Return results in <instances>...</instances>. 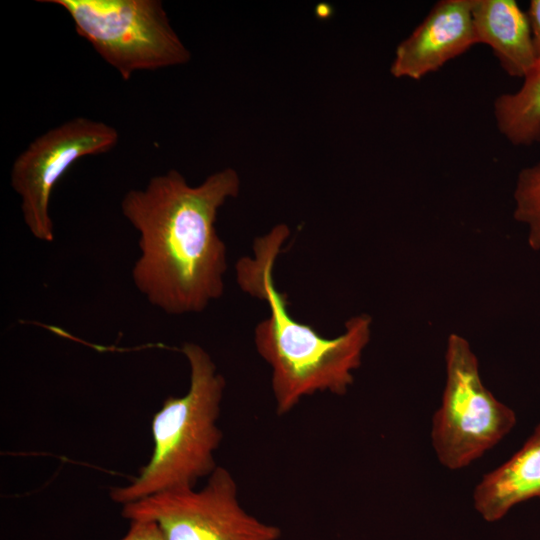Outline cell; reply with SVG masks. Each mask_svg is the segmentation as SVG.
<instances>
[{
	"mask_svg": "<svg viewBox=\"0 0 540 540\" xmlns=\"http://www.w3.org/2000/svg\"><path fill=\"white\" fill-rule=\"evenodd\" d=\"M290 235L285 224L255 239L253 256L235 264L241 290L267 303L269 314L254 329V345L271 368V387L278 415L292 411L302 399L329 392L342 396L354 383L363 352L371 338L372 317L349 318L344 331L333 338L296 320L288 310L287 294L275 285L273 271Z\"/></svg>",
	"mask_w": 540,
	"mask_h": 540,
	"instance_id": "2",
	"label": "cell"
},
{
	"mask_svg": "<svg viewBox=\"0 0 540 540\" xmlns=\"http://www.w3.org/2000/svg\"><path fill=\"white\" fill-rule=\"evenodd\" d=\"M499 132L515 146L540 143V65L515 92L502 93L493 103Z\"/></svg>",
	"mask_w": 540,
	"mask_h": 540,
	"instance_id": "11",
	"label": "cell"
},
{
	"mask_svg": "<svg viewBox=\"0 0 540 540\" xmlns=\"http://www.w3.org/2000/svg\"><path fill=\"white\" fill-rule=\"evenodd\" d=\"M119 141L111 125L74 117L32 140L15 158L10 184L21 199L24 223L34 238L54 240L50 200L54 187L79 159L107 153Z\"/></svg>",
	"mask_w": 540,
	"mask_h": 540,
	"instance_id": "7",
	"label": "cell"
},
{
	"mask_svg": "<svg viewBox=\"0 0 540 540\" xmlns=\"http://www.w3.org/2000/svg\"><path fill=\"white\" fill-rule=\"evenodd\" d=\"M513 200L514 218L527 228L529 246L540 251V160L518 172Z\"/></svg>",
	"mask_w": 540,
	"mask_h": 540,
	"instance_id": "12",
	"label": "cell"
},
{
	"mask_svg": "<svg viewBox=\"0 0 540 540\" xmlns=\"http://www.w3.org/2000/svg\"><path fill=\"white\" fill-rule=\"evenodd\" d=\"M472 18L478 43L488 45L502 69L525 78L537 60L526 12L514 0H472Z\"/></svg>",
	"mask_w": 540,
	"mask_h": 540,
	"instance_id": "9",
	"label": "cell"
},
{
	"mask_svg": "<svg viewBox=\"0 0 540 540\" xmlns=\"http://www.w3.org/2000/svg\"><path fill=\"white\" fill-rule=\"evenodd\" d=\"M478 44L472 0H441L400 42L390 67L396 78L419 80Z\"/></svg>",
	"mask_w": 540,
	"mask_h": 540,
	"instance_id": "8",
	"label": "cell"
},
{
	"mask_svg": "<svg viewBox=\"0 0 540 540\" xmlns=\"http://www.w3.org/2000/svg\"><path fill=\"white\" fill-rule=\"evenodd\" d=\"M190 370L182 396L167 397L151 420L153 450L128 484L114 487L110 498L121 506L162 492L193 488L218 467L215 452L222 441L218 426L225 379L199 344L181 348Z\"/></svg>",
	"mask_w": 540,
	"mask_h": 540,
	"instance_id": "3",
	"label": "cell"
},
{
	"mask_svg": "<svg viewBox=\"0 0 540 540\" xmlns=\"http://www.w3.org/2000/svg\"><path fill=\"white\" fill-rule=\"evenodd\" d=\"M121 511L129 521L155 522L166 540H277L281 534L242 507L234 477L221 466L201 488L155 494Z\"/></svg>",
	"mask_w": 540,
	"mask_h": 540,
	"instance_id": "6",
	"label": "cell"
},
{
	"mask_svg": "<svg viewBox=\"0 0 540 540\" xmlns=\"http://www.w3.org/2000/svg\"><path fill=\"white\" fill-rule=\"evenodd\" d=\"M446 379L433 415L431 442L439 462L450 470L471 464L515 426L514 411L484 385L476 355L458 334L448 337Z\"/></svg>",
	"mask_w": 540,
	"mask_h": 540,
	"instance_id": "5",
	"label": "cell"
},
{
	"mask_svg": "<svg viewBox=\"0 0 540 540\" xmlns=\"http://www.w3.org/2000/svg\"><path fill=\"white\" fill-rule=\"evenodd\" d=\"M526 15L530 26L537 65H540V0L530 1Z\"/></svg>",
	"mask_w": 540,
	"mask_h": 540,
	"instance_id": "14",
	"label": "cell"
},
{
	"mask_svg": "<svg viewBox=\"0 0 540 540\" xmlns=\"http://www.w3.org/2000/svg\"><path fill=\"white\" fill-rule=\"evenodd\" d=\"M239 190L232 168L197 186L172 169L125 193L121 212L138 232L140 250L132 280L152 306L169 315L199 313L223 295L227 249L215 222Z\"/></svg>",
	"mask_w": 540,
	"mask_h": 540,
	"instance_id": "1",
	"label": "cell"
},
{
	"mask_svg": "<svg viewBox=\"0 0 540 540\" xmlns=\"http://www.w3.org/2000/svg\"><path fill=\"white\" fill-rule=\"evenodd\" d=\"M127 533L119 540H166L159 526L150 520H130Z\"/></svg>",
	"mask_w": 540,
	"mask_h": 540,
	"instance_id": "13",
	"label": "cell"
},
{
	"mask_svg": "<svg viewBox=\"0 0 540 540\" xmlns=\"http://www.w3.org/2000/svg\"><path fill=\"white\" fill-rule=\"evenodd\" d=\"M62 7L76 33L128 80L138 71L187 63L190 52L160 0H39Z\"/></svg>",
	"mask_w": 540,
	"mask_h": 540,
	"instance_id": "4",
	"label": "cell"
},
{
	"mask_svg": "<svg viewBox=\"0 0 540 540\" xmlns=\"http://www.w3.org/2000/svg\"><path fill=\"white\" fill-rule=\"evenodd\" d=\"M532 498H540V424L516 453L482 477L473 492L475 509L489 522Z\"/></svg>",
	"mask_w": 540,
	"mask_h": 540,
	"instance_id": "10",
	"label": "cell"
}]
</instances>
